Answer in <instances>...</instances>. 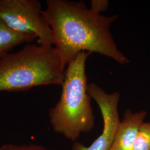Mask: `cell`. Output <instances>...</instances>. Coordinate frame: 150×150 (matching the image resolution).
Returning <instances> with one entry per match:
<instances>
[{
  "instance_id": "obj_2",
  "label": "cell",
  "mask_w": 150,
  "mask_h": 150,
  "mask_svg": "<svg viewBox=\"0 0 150 150\" xmlns=\"http://www.w3.org/2000/svg\"><path fill=\"white\" fill-rule=\"evenodd\" d=\"M66 67L61 54L54 46L27 44L18 51L0 59V92L62 85Z\"/></svg>"
},
{
  "instance_id": "obj_3",
  "label": "cell",
  "mask_w": 150,
  "mask_h": 150,
  "mask_svg": "<svg viewBox=\"0 0 150 150\" xmlns=\"http://www.w3.org/2000/svg\"><path fill=\"white\" fill-rule=\"evenodd\" d=\"M91 54L81 52L67 65L59 100L48 112L54 131L72 141L95 126L86 74V60Z\"/></svg>"
},
{
  "instance_id": "obj_6",
  "label": "cell",
  "mask_w": 150,
  "mask_h": 150,
  "mask_svg": "<svg viewBox=\"0 0 150 150\" xmlns=\"http://www.w3.org/2000/svg\"><path fill=\"white\" fill-rule=\"evenodd\" d=\"M147 112H134L126 110L110 150H132L141 126L144 122Z\"/></svg>"
},
{
  "instance_id": "obj_5",
  "label": "cell",
  "mask_w": 150,
  "mask_h": 150,
  "mask_svg": "<svg viewBox=\"0 0 150 150\" xmlns=\"http://www.w3.org/2000/svg\"><path fill=\"white\" fill-rule=\"evenodd\" d=\"M87 91L100 109L103 122L102 133L90 146L76 142L72 145V149L110 150L121 122L118 110L120 94L118 92L107 93L95 83L88 84Z\"/></svg>"
},
{
  "instance_id": "obj_8",
  "label": "cell",
  "mask_w": 150,
  "mask_h": 150,
  "mask_svg": "<svg viewBox=\"0 0 150 150\" xmlns=\"http://www.w3.org/2000/svg\"><path fill=\"white\" fill-rule=\"evenodd\" d=\"M132 150H150V122L141 126Z\"/></svg>"
},
{
  "instance_id": "obj_9",
  "label": "cell",
  "mask_w": 150,
  "mask_h": 150,
  "mask_svg": "<svg viewBox=\"0 0 150 150\" xmlns=\"http://www.w3.org/2000/svg\"><path fill=\"white\" fill-rule=\"evenodd\" d=\"M0 150H50L41 145H17L5 144L0 147Z\"/></svg>"
},
{
  "instance_id": "obj_10",
  "label": "cell",
  "mask_w": 150,
  "mask_h": 150,
  "mask_svg": "<svg viewBox=\"0 0 150 150\" xmlns=\"http://www.w3.org/2000/svg\"><path fill=\"white\" fill-rule=\"evenodd\" d=\"M108 5L109 1L108 0H92L90 8L95 12L101 14V12L107 10Z\"/></svg>"
},
{
  "instance_id": "obj_4",
  "label": "cell",
  "mask_w": 150,
  "mask_h": 150,
  "mask_svg": "<svg viewBox=\"0 0 150 150\" xmlns=\"http://www.w3.org/2000/svg\"><path fill=\"white\" fill-rule=\"evenodd\" d=\"M38 0H0V17L12 30L35 36L40 45L54 46L52 30Z\"/></svg>"
},
{
  "instance_id": "obj_1",
  "label": "cell",
  "mask_w": 150,
  "mask_h": 150,
  "mask_svg": "<svg viewBox=\"0 0 150 150\" xmlns=\"http://www.w3.org/2000/svg\"><path fill=\"white\" fill-rule=\"evenodd\" d=\"M46 4L42 13L53 33L54 47L66 67L81 52L100 54L121 64L129 62L110 30L117 15L97 13L82 1L47 0Z\"/></svg>"
},
{
  "instance_id": "obj_7",
  "label": "cell",
  "mask_w": 150,
  "mask_h": 150,
  "mask_svg": "<svg viewBox=\"0 0 150 150\" xmlns=\"http://www.w3.org/2000/svg\"><path fill=\"white\" fill-rule=\"evenodd\" d=\"M35 39V36L21 33L12 30L0 17V59L17 46L29 44Z\"/></svg>"
}]
</instances>
